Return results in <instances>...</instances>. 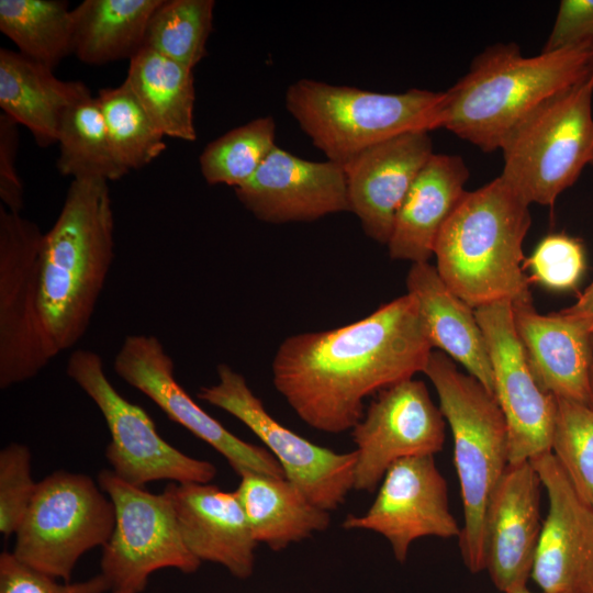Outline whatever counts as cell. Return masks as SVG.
Here are the masks:
<instances>
[{
    "instance_id": "1",
    "label": "cell",
    "mask_w": 593,
    "mask_h": 593,
    "mask_svg": "<svg viewBox=\"0 0 593 593\" xmlns=\"http://www.w3.org/2000/svg\"><path fill=\"white\" fill-rule=\"evenodd\" d=\"M433 350L407 292L350 324L286 338L272 360V382L304 423L339 434L362 418L368 395L423 372Z\"/></svg>"
},
{
    "instance_id": "2",
    "label": "cell",
    "mask_w": 593,
    "mask_h": 593,
    "mask_svg": "<svg viewBox=\"0 0 593 593\" xmlns=\"http://www.w3.org/2000/svg\"><path fill=\"white\" fill-rule=\"evenodd\" d=\"M593 44L523 56L514 43L495 44L474 57L469 71L447 91L435 126L494 152L514 126L548 98L585 80Z\"/></svg>"
},
{
    "instance_id": "3",
    "label": "cell",
    "mask_w": 593,
    "mask_h": 593,
    "mask_svg": "<svg viewBox=\"0 0 593 593\" xmlns=\"http://www.w3.org/2000/svg\"><path fill=\"white\" fill-rule=\"evenodd\" d=\"M114 257L108 181L72 179L44 233L38 258L40 307L57 355L86 334Z\"/></svg>"
},
{
    "instance_id": "4",
    "label": "cell",
    "mask_w": 593,
    "mask_h": 593,
    "mask_svg": "<svg viewBox=\"0 0 593 593\" xmlns=\"http://www.w3.org/2000/svg\"><path fill=\"white\" fill-rule=\"evenodd\" d=\"M529 205L501 176L467 191L435 244L436 269L472 309L532 301L522 270Z\"/></svg>"
},
{
    "instance_id": "5",
    "label": "cell",
    "mask_w": 593,
    "mask_h": 593,
    "mask_svg": "<svg viewBox=\"0 0 593 593\" xmlns=\"http://www.w3.org/2000/svg\"><path fill=\"white\" fill-rule=\"evenodd\" d=\"M423 373L452 434L463 511L459 547L468 570L478 573L485 570L486 505L508 465L505 418L495 396L443 351H432Z\"/></svg>"
},
{
    "instance_id": "6",
    "label": "cell",
    "mask_w": 593,
    "mask_h": 593,
    "mask_svg": "<svg viewBox=\"0 0 593 593\" xmlns=\"http://www.w3.org/2000/svg\"><path fill=\"white\" fill-rule=\"evenodd\" d=\"M441 97L443 91L383 93L305 78L288 87L284 103L327 160L344 166L360 152L394 135L434 130Z\"/></svg>"
},
{
    "instance_id": "7",
    "label": "cell",
    "mask_w": 593,
    "mask_h": 593,
    "mask_svg": "<svg viewBox=\"0 0 593 593\" xmlns=\"http://www.w3.org/2000/svg\"><path fill=\"white\" fill-rule=\"evenodd\" d=\"M589 77L548 98L501 145V177L528 203L551 205L593 158Z\"/></svg>"
},
{
    "instance_id": "8",
    "label": "cell",
    "mask_w": 593,
    "mask_h": 593,
    "mask_svg": "<svg viewBox=\"0 0 593 593\" xmlns=\"http://www.w3.org/2000/svg\"><path fill=\"white\" fill-rule=\"evenodd\" d=\"M114 524L112 501L89 475L55 471L37 482L12 553L24 564L69 582L79 558L103 547Z\"/></svg>"
},
{
    "instance_id": "9",
    "label": "cell",
    "mask_w": 593,
    "mask_h": 593,
    "mask_svg": "<svg viewBox=\"0 0 593 593\" xmlns=\"http://www.w3.org/2000/svg\"><path fill=\"white\" fill-rule=\"evenodd\" d=\"M66 374L103 415L111 436L105 456L119 478L141 488L158 480L210 483L215 478L217 470L212 462L188 456L168 444L146 411L115 390L99 354L76 349L68 358Z\"/></svg>"
},
{
    "instance_id": "10",
    "label": "cell",
    "mask_w": 593,
    "mask_h": 593,
    "mask_svg": "<svg viewBox=\"0 0 593 593\" xmlns=\"http://www.w3.org/2000/svg\"><path fill=\"white\" fill-rule=\"evenodd\" d=\"M98 484L115 513L114 528L100 560V573L111 591L141 593L155 571L174 568L193 573L200 568L201 561L183 541L165 492L150 493L108 469L99 472Z\"/></svg>"
},
{
    "instance_id": "11",
    "label": "cell",
    "mask_w": 593,
    "mask_h": 593,
    "mask_svg": "<svg viewBox=\"0 0 593 593\" xmlns=\"http://www.w3.org/2000/svg\"><path fill=\"white\" fill-rule=\"evenodd\" d=\"M40 226L0 205V388L36 377L57 354L40 307Z\"/></svg>"
},
{
    "instance_id": "12",
    "label": "cell",
    "mask_w": 593,
    "mask_h": 593,
    "mask_svg": "<svg viewBox=\"0 0 593 593\" xmlns=\"http://www.w3.org/2000/svg\"><path fill=\"white\" fill-rule=\"evenodd\" d=\"M216 371L217 382L202 387L198 398L245 424L313 504L327 512L343 504L354 489L356 452H336L298 435L267 412L242 373L226 363Z\"/></svg>"
},
{
    "instance_id": "13",
    "label": "cell",
    "mask_w": 593,
    "mask_h": 593,
    "mask_svg": "<svg viewBox=\"0 0 593 593\" xmlns=\"http://www.w3.org/2000/svg\"><path fill=\"white\" fill-rule=\"evenodd\" d=\"M115 373L149 398L171 421L210 445L240 477L255 472L284 478L276 458L264 447L247 443L208 414L175 377V363L155 335L125 337L115 355Z\"/></svg>"
},
{
    "instance_id": "14",
    "label": "cell",
    "mask_w": 593,
    "mask_h": 593,
    "mask_svg": "<svg viewBox=\"0 0 593 593\" xmlns=\"http://www.w3.org/2000/svg\"><path fill=\"white\" fill-rule=\"evenodd\" d=\"M494 378V396L508 434V463L551 452L557 399L537 383L517 335L513 306L500 301L474 309Z\"/></svg>"
},
{
    "instance_id": "15",
    "label": "cell",
    "mask_w": 593,
    "mask_h": 593,
    "mask_svg": "<svg viewBox=\"0 0 593 593\" xmlns=\"http://www.w3.org/2000/svg\"><path fill=\"white\" fill-rule=\"evenodd\" d=\"M354 489L373 492L396 461L434 456L445 441V417L425 383L409 379L380 392L351 429Z\"/></svg>"
},
{
    "instance_id": "16",
    "label": "cell",
    "mask_w": 593,
    "mask_h": 593,
    "mask_svg": "<svg viewBox=\"0 0 593 593\" xmlns=\"http://www.w3.org/2000/svg\"><path fill=\"white\" fill-rule=\"evenodd\" d=\"M343 527L380 534L399 562L405 561L410 546L418 538H459L461 534L450 512L447 482L434 456L394 462L368 511L360 516L348 515Z\"/></svg>"
},
{
    "instance_id": "17",
    "label": "cell",
    "mask_w": 593,
    "mask_h": 593,
    "mask_svg": "<svg viewBox=\"0 0 593 593\" xmlns=\"http://www.w3.org/2000/svg\"><path fill=\"white\" fill-rule=\"evenodd\" d=\"M530 461L549 503L530 577L542 593H593V510L552 452Z\"/></svg>"
},
{
    "instance_id": "18",
    "label": "cell",
    "mask_w": 593,
    "mask_h": 593,
    "mask_svg": "<svg viewBox=\"0 0 593 593\" xmlns=\"http://www.w3.org/2000/svg\"><path fill=\"white\" fill-rule=\"evenodd\" d=\"M234 191L255 217L267 223L310 222L349 211L343 165L306 160L278 145Z\"/></svg>"
},
{
    "instance_id": "19",
    "label": "cell",
    "mask_w": 593,
    "mask_h": 593,
    "mask_svg": "<svg viewBox=\"0 0 593 593\" xmlns=\"http://www.w3.org/2000/svg\"><path fill=\"white\" fill-rule=\"evenodd\" d=\"M541 481L530 460L508 463L485 511V570L497 590L526 588L542 527Z\"/></svg>"
},
{
    "instance_id": "20",
    "label": "cell",
    "mask_w": 593,
    "mask_h": 593,
    "mask_svg": "<svg viewBox=\"0 0 593 593\" xmlns=\"http://www.w3.org/2000/svg\"><path fill=\"white\" fill-rule=\"evenodd\" d=\"M433 154L429 131L412 130L366 148L343 166L349 211L367 236L388 244L396 213Z\"/></svg>"
},
{
    "instance_id": "21",
    "label": "cell",
    "mask_w": 593,
    "mask_h": 593,
    "mask_svg": "<svg viewBox=\"0 0 593 593\" xmlns=\"http://www.w3.org/2000/svg\"><path fill=\"white\" fill-rule=\"evenodd\" d=\"M169 496L188 549L202 562L226 568L245 580L254 572L255 540L235 491L211 483H169Z\"/></svg>"
},
{
    "instance_id": "22",
    "label": "cell",
    "mask_w": 593,
    "mask_h": 593,
    "mask_svg": "<svg viewBox=\"0 0 593 593\" xmlns=\"http://www.w3.org/2000/svg\"><path fill=\"white\" fill-rule=\"evenodd\" d=\"M512 306L517 335L540 388L555 398L590 405L592 326L561 312L541 315L532 301Z\"/></svg>"
},
{
    "instance_id": "23",
    "label": "cell",
    "mask_w": 593,
    "mask_h": 593,
    "mask_svg": "<svg viewBox=\"0 0 593 593\" xmlns=\"http://www.w3.org/2000/svg\"><path fill=\"white\" fill-rule=\"evenodd\" d=\"M469 169L458 155L433 154L406 193L387 244L394 260L428 262L438 235L466 194Z\"/></svg>"
},
{
    "instance_id": "24",
    "label": "cell",
    "mask_w": 593,
    "mask_h": 593,
    "mask_svg": "<svg viewBox=\"0 0 593 593\" xmlns=\"http://www.w3.org/2000/svg\"><path fill=\"white\" fill-rule=\"evenodd\" d=\"M406 287L418 302L434 348L461 363L494 395L492 363L474 309L448 288L429 262L412 264Z\"/></svg>"
},
{
    "instance_id": "25",
    "label": "cell",
    "mask_w": 593,
    "mask_h": 593,
    "mask_svg": "<svg viewBox=\"0 0 593 593\" xmlns=\"http://www.w3.org/2000/svg\"><path fill=\"white\" fill-rule=\"evenodd\" d=\"M88 94L83 82L60 80L52 69L19 52L0 49L2 113L25 126L40 147L57 144L65 112Z\"/></svg>"
},
{
    "instance_id": "26",
    "label": "cell",
    "mask_w": 593,
    "mask_h": 593,
    "mask_svg": "<svg viewBox=\"0 0 593 593\" xmlns=\"http://www.w3.org/2000/svg\"><path fill=\"white\" fill-rule=\"evenodd\" d=\"M235 492L255 540L275 551L325 530L331 522L329 512L286 478L246 472Z\"/></svg>"
},
{
    "instance_id": "27",
    "label": "cell",
    "mask_w": 593,
    "mask_h": 593,
    "mask_svg": "<svg viewBox=\"0 0 593 593\" xmlns=\"http://www.w3.org/2000/svg\"><path fill=\"white\" fill-rule=\"evenodd\" d=\"M161 0H85L72 10V54L88 65L131 60Z\"/></svg>"
},
{
    "instance_id": "28",
    "label": "cell",
    "mask_w": 593,
    "mask_h": 593,
    "mask_svg": "<svg viewBox=\"0 0 593 593\" xmlns=\"http://www.w3.org/2000/svg\"><path fill=\"white\" fill-rule=\"evenodd\" d=\"M125 81L166 137L197 139L191 68L144 46L130 60Z\"/></svg>"
},
{
    "instance_id": "29",
    "label": "cell",
    "mask_w": 593,
    "mask_h": 593,
    "mask_svg": "<svg viewBox=\"0 0 593 593\" xmlns=\"http://www.w3.org/2000/svg\"><path fill=\"white\" fill-rule=\"evenodd\" d=\"M57 144L56 166L63 176L116 181L130 172L112 146L99 101L91 93L67 109Z\"/></svg>"
},
{
    "instance_id": "30",
    "label": "cell",
    "mask_w": 593,
    "mask_h": 593,
    "mask_svg": "<svg viewBox=\"0 0 593 593\" xmlns=\"http://www.w3.org/2000/svg\"><path fill=\"white\" fill-rule=\"evenodd\" d=\"M0 30L29 59L54 70L72 54V10L61 0H0Z\"/></svg>"
},
{
    "instance_id": "31",
    "label": "cell",
    "mask_w": 593,
    "mask_h": 593,
    "mask_svg": "<svg viewBox=\"0 0 593 593\" xmlns=\"http://www.w3.org/2000/svg\"><path fill=\"white\" fill-rule=\"evenodd\" d=\"M272 116L256 118L230 130L203 148L199 165L209 184L234 189L247 182L277 146Z\"/></svg>"
},
{
    "instance_id": "32",
    "label": "cell",
    "mask_w": 593,
    "mask_h": 593,
    "mask_svg": "<svg viewBox=\"0 0 593 593\" xmlns=\"http://www.w3.org/2000/svg\"><path fill=\"white\" fill-rule=\"evenodd\" d=\"M214 0H161L153 12L145 46L193 69L206 55Z\"/></svg>"
},
{
    "instance_id": "33",
    "label": "cell",
    "mask_w": 593,
    "mask_h": 593,
    "mask_svg": "<svg viewBox=\"0 0 593 593\" xmlns=\"http://www.w3.org/2000/svg\"><path fill=\"white\" fill-rule=\"evenodd\" d=\"M97 99L112 146L130 171L147 166L164 153L166 136L125 80L101 89Z\"/></svg>"
},
{
    "instance_id": "34",
    "label": "cell",
    "mask_w": 593,
    "mask_h": 593,
    "mask_svg": "<svg viewBox=\"0 0 593 593\" xmlns=\"http://www.w3.org/2000/svg\"><path fill=\"white\" fill-rule=\"evenodd\" d=\"M556 399L551 452L578 495L593 510V407Z\"/></svg>"
},
{
    "instance_id": "35",
    "label": "cell",
    "mask_w": 593,
    "mask_h": 593,
    "mask_svg": "<svg viewBox=\"0 0 593 593\" xmlns=\"http://www.w3.org/2000/svg\"><path fill=\"white\" fill-rule=\"evenodd\" d=\"M532 278L544 287L567 291L581 281L585 268V250L580 239L564 233L546 236L525 264Z\"/></svg>"
},
{
    "instance_id": "36",
    "label": "cell",
    "mask_w": 593,
    "mask_h": 593,
    "mask_svg": "<svg viewBox=\"0 0 593 593\" xmlns=\"http://www.w3.org/2000/svg\"><path fill=\"white\" fill-rule=\"evenodd\" d=\"M31 461L23 444L11 443L0 451V532L4 537L15 534L36 491Z\"/></svg>"
},
{
    "instance_id": "37",
    "label": "cell",
    "mask_w": 593,
    "mask_h": 593,
    "mask_svg": "<svg viewBox=\"0 0 593 593\" xmlns=\"http://www.w3.org/2000/svg\"><path fill=\"white\" fill-rule=\"evenodd\" d=\"M110 584L100 573L79 582H59L15 558L12 552L0 555V593H107Z\"/></svg>"
},
{
    "instance_id": "38",
    "label": "cell",
    "mask_w": 593,
    "mask_h": 593,
    "mask_svg": "<svg viewBox=\"0 0 593 593\" xmlns=\"http://www.w3.org/2000/svg\"><path fill=\"white\" fill-rule=\"evenodd\" d=\"M593 44V0H562L541 52Z\"/></svg>"
},
{
    "instance_id": "39",
    "label": "cell",
    "mask_w": 593,
    "mask_h": 593,
    "mask_svg": "<svg viewBox=\"0 0 593 593\" xmlns=\"http://www.w3.org/2000/svg\"><path fill=\"white\" fill-rule=\"evenodd\" d=\"M19 124L0 114V200L5 209L21 213L24 208L23 183L16 170Z\"/></svg>"
},
{
    "instance_id": "40",
    "label": "cell",
    "mask_w": 593,
    "mask_h": 593,
    "mask_svg": "<svg viewBox=\"0 0 593 593\" xmlns=\"http://www.w3.org/2000/svg\"><path fill=\"white\" fill-rule=\"evenodd\" d=\"M559 312L583 320L593 328V282L583 291L573 305Z\"/></svg>"
},
{
    "instance_id": "41",
    "label": "cell",
    "mask_w": 593,
    "mask_h": 593,
    "mask_svg": "<svg viewBox=\"0 0 593 593\" xmlns=\"http://www.w3.org/2000/svg\"><path fill=\"white\" fill-rule=\"evenodd\" d=\"M590 406L593 407V353H592V363L590 371Z\"/></svg>"
},
{
    "instance_id": "42",
    "label": "cell",
    "mask_w": 593,
    "mask_h": 593,
    "mask_svg": "<svg viewBox=\"0 0 593 593\" xmlns=\"http://www.w3.org/2000/svg\"><path fill=\"white\" fill-rule=\"evenodd\" d=\"M508 593H535V592H532L527 588H524V589L516 590V591L508 592ZM540 593H542V592H540Z\"/></svg>"
},
{
    "instance_id": "43",
    "label": "cell",
    "mask_w": 593,
    "mask_h": 593,
    "mask_svg": "<svg viewBox=\"0 0 593 593\" xmlns=\"http://www.w3.org/2000/svg\"><path fill=\"white\" fill-rule=\"evenodd\" d=\"M589 81H590V82L592 83V86H593V68H592V71H591V74H590V76H589Z\"/></svg>"
},
{
    "instance_id": "44",
    "label": "cell",
    "mask_w": 593,
    "mask_h": 593,
    "mask_svg": "<svg viewBox=\"0 0 593 593\" xmlns=\"http://www.w3.org/2000/svg\"><path fill=\"white\" fill-rule=\"evenodd\" d=\"M107 593H131V592H124V591H109Z\"/></svg>"
},
{
    "instance_id": "45",
    "label": "cell",
    "mask_w": 593,
    "mask_h": 593,
    "mask_svg": "<svg viewBox=\"0 0 593 593\" xmlns=\"http://www.w3.org/2000/svg\"><path fill=\"white\" fill-rule=\"evenodd\" d=\"M591 165L593 166V158H592Z\"/></svg>"
}]
</instances>
